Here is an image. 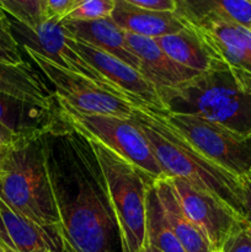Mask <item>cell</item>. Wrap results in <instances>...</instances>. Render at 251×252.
<instances>
[{
	"label": "cell",
	"mask_w": 251,
	"mask_h": 252,
	"mask_svg": "<svg viewBox=\"0 0 251 252\" xmlns=\"http://www.w3.org/2000/svg\"><path fill=\"white\" fill-rule=\"evenodd\" d=\"M42 142L62 252H123L105 176L90 140L62 115Z\"/></svg>",
	"instance_id": "1"
},
{
	"label": "cell",
	"mask_w": 251,
	"mask_h": 252,
	"mask_svg": "<svg viewBox=\"0 0 251 252\" xmlns=\"http://www.w3.org/2000/svg\"><path fill=\"white\" fill-rule=\"evenodd\" d=\"M165 111L193 115L251 137V73L214 59L188 83L159 91Z\"/></svg>",
	"instance_id": "2"
},
{
	"label": "cell",
	"mask_w": 251,
	"mask_h": 252,
	"mask_svg": "<svg viewBox=\"0 0 251 252\" xmlns=\"http://www.w3.org/2000/svg\"><path fill=\"white\" fill-rule=\"evenodd\" d=\"M130 121L147 138L165 177H181L212 192L246 219L238 177L196 152L157 111L135 107Z\"/></svg>",
	"instance_id": "3"
},
{
	"label": "cell",
	"mask_w": 251,
	"mask_h": 252,
	"mask_svg": "<svg viewBox=\"0 0 251 252\" xmlns=\"http://www.w3.org/2000/svg\"><path fill=\"white\" fill-rule=\"evenodd\" d=\"M0 198L38 225L57 228L58 212L47 171L42 135L20 138L4 150Z\"/></svg>",
	"instance_id": "4"
},
{
	"label": "cell",
	"mask_w": 251,
	"mask_h": 252,
	"mask_svg": "<svg viewBox=\"0 0 251 252\" xmlns=\"http://www.w3.org/2000/svg\"><path fill=\"white\" fill-rule=\"evenodd\" d=\"M90 143L105 176L120 226L122 250L139 252L145 244L147 193L155 181L101 143Z\"/></svg>",
	"instance_id": "5"
},
{
	"label": "cell",
	"mask_w": 251,
	"mask_h": 252,
	"mask_svg": "<svg viewBox=\"0 0 251 252\" xmlns=\"http://www.w3.org/2000/svg\"><path fill=\"white\" fill-rule=\"evenodd\" d=\"M58 105L61 113L71 127L88 139L95 140L107 147L152 177L154 181L165 177L147 138L133 121L113 116L80 113L61 101H58Z\"/></svg>",
	"instance_id": "6"
},
{
	"label": "cell",
	"mask_w": 251,
	"mask_h": 252,
	"mask_svg": "<svg viewBox=\"0 0 251 252\" xmlns=\"http://www.w3.org/2000/svg\"><path fill=\"white\" fill-rule=\"evenodd\" d=\"M159 115L196 152L234 176H240L251 169V137L236 134L198 116L166 111Z\"/></svg>",
	"instance_id": "7"
},
{
	"label": "cell",
	"mask_w": 251,
	"mask_h": 252,
	"mask_svg": "<svg viewBox=\"0 0 251 252\" xmlns=\"http://www.w3.org/2000/svg\"><path fill=\"white\" fill-rule=\"evenodd\" d=\"M6 15L10 31L22 51L38 54L64 70L84 76L103 90L129 101L137 107L132 98L103 78L76 52L71 44V36L64 29L61 20L49 19L37 27H29L11 15Z\"/></svg>",
	"instance_id": "8"
},
{
	"label": "cell",
	"mask_w": 251,
	"mask_h": 252,
	"mask_svg": "<svg viewBox=\"0 0 251 252\" xmlns=\"http://www.w3.org/2000/svg\"><path fill=\"white\" fill-rule=\"evenodd\" d=\"M53 86L58 101L86 115L113 116L130 120L135 106L125 98L103 90L84 76L70 73L32 52H25Z\"/></svg>",
	"instance_id": "9"
},
{
	"label": "cell",
	"mask_w": 251,
	"mask_h": 252,
	"mask_svg": "<svg viewBox=\"0 0 251 252\" xmlns=\"http://www.w3.org/2000/svg\"><path fill=\"white\" fill-rule=\"evenodd\" d=\"M184 213L206 234L217 251L245 218L212 192L181 179L167 177Z\"/></svg>",
	"instance_id": "10"
},
{
	"label": "cell",
	"mask_w": 251,
	"mask_h": 252,
	"mask_svg": "<svg viewBox=\"0 0 251 252\" xmlns=\"http://www.w3.org/2000/svg\"><path fill=\"white\" fill-rule=\"evenodd\" d=\"M71 44L76 52L103 78L111 81L128 97L132 98L137 107H147L159 112H165V107L157 91L139 70L111 54L74 39L73 37Z\"/></svg>",
	"instance_id": "11"
},
{
	"label": "cell",
	"mask_w": 251,
	"mask_h": 252,
	"mask_svg": "<svg viewBox=\"0 0 251 252\" xmlns=\"http://www.w3.org/2000/svg\"><path fill=\"white\" fill-rule=\"evenodd\" d=\"M187 25L196 32L212 58L251 73L250 29L216 17Z\"/></svg>",
	"instance_id": "12"
},
{
	"label": "cell",
	"mask_w": 251,
	"mask_h": 252,
	"mask_svg": "<svg viewBox=\"0 0 251 252\" xmlns=\"http://www.w3.org/2000/svg\"><path fill=\"white\" fill-rule=\"evenodd\" d=\"M0 250L2 252H62L57 228H44L14 211L0 198Z\"/></svg>",
	"instance_id": "13"
},
{
	"label": "cell",
	"mask_w": 251,
	"mask_h": 252,
	"mask_svg": "<svg viewBox=\"0 0 251 252\" xmlns=\"http://www.w3.org/2000/svg\"><path fill=\"white\" fill-rule=\"evenodd\" d=\"M130 48L140 58L139 71L159 93L176 89L196 78L199 71L186 68L170 58L157 46L155 39L126 32Z\"/></svg>",
	"instance_id": "14"
},
{
	"label": "cell",
	"mask_w": 251,
	"mask_h": 252,
	"mask_svg": "<svg viewBox=\"0 0 251 252\" xmlns=\"http://www.w3.org/2000/svg\"><path fill=\"white\" fill-rule=\"evenodd\" d=\"M62 121L58 101L53 107L0 94V125L20 138L41 137Z\"/></svg>",
	"instance_id": "15"
},
{
	"label": "cell",
	"mask_w": 251,
	"mask_h": 252,
	"mask_svg": "<svg viewBox=\"0 0 251 252\" xmlns=\"http://www.w3.org/2000/svg\"><path fill=\"white\" fill-rule=\"evenodd\" d=\"M62 24L74 39L111 54L137 70L140 69L142 62L128 44L126 31L118 27L111 17L89 21L62 20Z\"/></svg>",
	"instance_id": "16"
},
{
	"label": "cell",
	"mask_w": 251,
	"mask_h": 252,
	"mask_svg": "<svg viewBox=\"0 0 251 252\" xmlns=\"http://www.w3.org/2000/svg\"><path fill=\"white\" fill-rule=\"evenodd\" d=\"M111 19L126 32L153 39L176 33L187 26L176 12L142 9L123 0H115Z\"/></svg>",
	"instance_id": "17"
},
{
	"label": "cell",
	"mask_w": 251,
	"mask_h": 252,
	"mask_svg": "<svg viewBox=\"0 0 251 252\" xmlns=\"http://www.w3.org/2000/svg\"><path fill=\"white\" fill-rule=\"evenodd\" d=\"M154 189L164 209L165 217L185 252H218L206 234L184 213L167 177L157 180Z\"/></svg>",
	"instance_id": "18"
},
{
	"label": "cell",
	"mask_w": 251,
	"mask_h": 252,
	"mask_svg": "<svg viewBox=\"0 0 251 252\" xmlns=\"http://www.w3.org/2000/svg\"><path fill=\"white\" fill-rule=\"evenodd\" d=\"M0 94L48 107L57 105L53 90L27 62L19 65L0 62Z\"/></svg>",
	"instance_id": "19"
},
{
	"label": "cell",
	"mask_w": 251,
	"mask_h": 252,
	"mask_svg": "<svg viewBox=\"0 0 251 252\" xmlns=\"http://www.w3.org/2000/svg\"><path fill=\"white\" fill-rule=\"evenodd\" d=\"M176 12L187 24L216 17L251 30V0H175Z\"/></svg>",
	"instance_id": "20"
},
{
	"label": "cell",
	"mask_w": 251,
	"mask_h": 252,
	"mask_svg": "<svg viewBox=\"0 0 251 252\" xmlns=\"http://www.w3.org/2000/svg\"><path fill=\"white\" fill-rule=\"evenodd\" d=\"M155 42L162 52L176 63L199 73L208 70L214 61L196 32L188 25L186 29L176 33L157 37Z\"/></svg>",
	"instance_id": "21"
},
{
	"label": "cell",
	"mask_w": 251,
	"mask_h": 252,
	"mask_svg": "<svg viewBox=\"0 0 251 252\" xmlns=\"http://www.w3.org/2000/svg\"><path fill=\"white\" fill-rule=\"evenodd\" d=\"M145 206V243L160 252H185L165 217L154 185L148 189Z\"/></svg>",
	"instance_id": "22"
},
{
	"label": "cell",
	"mask_w": 251,
	"mask_h": 252,
	"mask_svg": "<svg viewBox=\"0 0 251 252\" xmlns=\"http://www.w3.org/2000/svg\"><path fill=\"white\" fill-rule=\"evenodd\" d=\"M0 7L29 27L47 21V0H0Z\"/></svg>",
	"instance_id": "23"
},
{
	"label": "cell",
	"mask_w": 251,
	"mask_h": 252,
	"mask_svg": "<svg viewBox=\"0 0 251 252\" xmlns=\"http://www.w3.org/2000/svg\"><path fill=\"white\" fill-rule=\"evenodd\" d=\"M115 9V0H76L75 6L63 20L89 21L111 17Z\"/></svg>",
	"instance_id": "24"
},
{
	"label": "cell",
	"mask_w": 251,
	"mask_h": 252,
	"mask_svg": "<svg viewBox=\"0 0 251 252\" xmlns=\"http://www.w3.org/2000/svg\"><path fill=\"white\" fill-rule=\"evenodd\" d=\"M0 62L12 65H19L25 63L22 49L15 41L11 31H10L7 15L0 7Z\"/></svg>",
	"instance_id": "25"
},
{
	"label": "cell",
	"mask_w": 251,
	"mask_h": 252,
	"mask_svg": "<svg viewBox=\"0 0 251 252\" xmlns=\"http://www.w3.org/2000/svg\"><path fill=\"white\" fill-rule=\"evenodd\" d=\"M219 252H251V220L241 221L226 238Z\"/></svg>",
	"instance_id": "26"
},
{
	"label": "cell",
	"mask_w": 251,
	"mask_h": 252,
	"mask_svg": "<svg viewBox=\"0 0 251 252\" xmlns=\"http://www.w3.org/2000/svg\"><path fill=\"white\" fill-rule=\"evenodd\" d=\"M76 0H47V20H63L71 11Z\"/></svg>",
	"instance_id": "27"
},
{
	"label": "cell",
	"mask_w": 251,
	"mask_h": 252,
	"mask_svg": "<svg viewBox=\"0 0 251 252\" xmlns=\"http://www.w3.org/2000/svg\"><path fill=\"white\" fill-rule=\"evenodd\" d=\"M239 186L241 192V202L246 219L251 220V169L245 174L238 176Z\"/></svg>",
	"instance_id": "28"
},
{
	"label": "cell",
	"mask_w": 251,
	"mask_h": 252,
	"mask_svg": "<svg viewBox=\"0 0 251 252\" xmlns=\"http://www.w3.org/2000/svg\"><path fill=\"white\" fill-rule=\"evenodd\" d=\"M142 9L155 10V11H171L175 12L176 4L175 0H123Z\"/></svg>",
	"instance_id": "29"
},
{
	"label": "cell",
	"mask_w": 251,
	"mask_h": 252,
	"mask_svg": "<svg viewBox=\"0 0 251 252\" xmlns=\"http://www.w3.org/2000/svg\"><path fill=\"white\" fill-rule=\"evenodd\" d=\"M19 139L20 137H17L15 133H12L6 127L0 125V150H6L7 148L14 145Z\"/></svg>",
	"instance_id": "30"
},
{
	"label": "cell",
	"mask_w": 251,
	"mask_h": 252,
	"mask_svg": "<svg viewBox=\"0 0 251 252\" xmlns=\"http://www.w3.org/2000/svg\"><path fill=\"white\" fill-rule=\"evenodd\" d=\"M139 252H160V251L157 250V249L153 248V246L149 245V244L145 243L144 246H143V248H142V250H140Z\"/></svg>",
	"instance_id": "31"
},
{
	"label": "cell",
	"mask_w": 251,
	"mask_h": 252,
	"mask_svg": "<svg viewBox=\"0 0 251 252\" xmlns=\"http://www.w3.org/2000/svg\"><path fill=\"white\" fill-rule=\"evenodd\" d=\"M2 154H4V150H0V169H1V161H2Z\"/></svg>",
	"instance_id": "32"
},
{
	"label": "cell",
	"mask_w": 251,
	"mask_h": 252,
	"mask_svg": "<svg viewBox=\"0 0 251 252\" xmlns=\"http://www.w3.org/2000/svg\"><path fill=\"white\" fill-rule=\"evenodd\" d=\"M0 252H2V251H1V250H0Z\"/></svg>",
	"instance_id": "33"
}]
</instances>
